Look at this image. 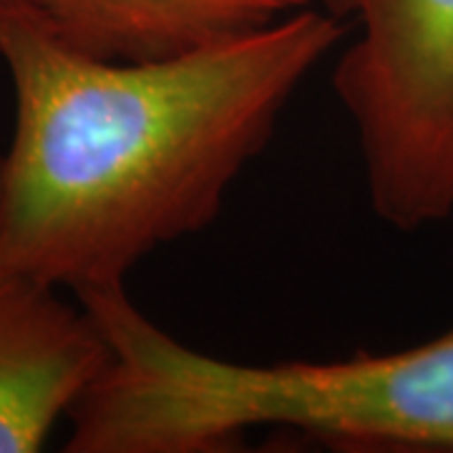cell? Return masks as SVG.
<instances>
[{
	"label": "cell",
	"instance_id": "cell-1",
	"mask_svg": "<svg viewBox=\"0 0 453 453\" xmlns=\"http://www.w3.org/2000/svg\"><path fill=\"white\" fill-rule=\"evenodd\" d=\"M345 33V18L310 5L172 58L106 61L23 0H0L16 104L0 154V267L71 295L127 285L151 252L219 217Z\"/></svg>",
	"mask_w": 453,
	"mask_h": 453
},
{
	"label": "cell",
	"instance_id": "cell-2",
	"mask_svg": "<svg viewBox=\"0 0 453 453\" xmlns=\"http://www.w3.org/2000/svg\"><path fill=\"white\" fill-rule=\"evenodd\" d=\"M109 360L71 408L68 453H219L255 428L338 449L453 453V327L393 353L237 363L181 342L127 285L73 295Z\"/></svg>",
	"mask_w": 453,
	"mask_h": 453
},
{
	"label": "cell",
	"instance_id": "cell-3",
	"mask_svg": "<svg viewBox=\"0 0 453 453\" xmlns=\"http://www.w3.org/2000/svg\"><path fill=\"white\" fill-rule=\"evenodd\" d=\"M333 71L372 211L401 232L453 217V0H360Z\"/></svg>",
	"mask_w": 453,
	"mask_h": 453
},
{
	"label": "cell",
	"instance_id": "cell-4",
	"mask_svg": "<svg viewBox=\"0 0 453 453\" xmlns=\"http://www.w3.org/2000/svg\"><path fill=\"white\" fill-rule=\"evenodd\" d=\"M106 360V340L79 300L0 267V453L41 451Z\"/></svg>",
	"mask_w": 453,
	"mask_h": 453
},
{
	"label": "cell",
	"instance_id": "cell-5",
	"mask_svg": "<svg viewBox=\"0 0 453 453\" xmlns=\"http://www.w3.org/2000/svg\"><path fill=\"white\" fill-rule=\"evenodd\" d=\"M73 49L157 61L204 49L310 8L312 0H23Z\"/></svg>",
	"mask_w": 453,
	"mask_h": 453
},
{
	"label": "cell",
	"instance_id": "cell-6",
	"mask_svg": "<svg viewBox=\"0 0 453 453\" xmlns=\"http://www.w3.org/2000/svg\"><path fill=\"white\" fill-rule=\"evenodd\" d=\"M357 3L360 0H325V5H327V11H333V13H338V16L348 18L356 13Z\"/></svg>",
	"mask_w": 453,
	"mask_h": 453
}]
</instances>
